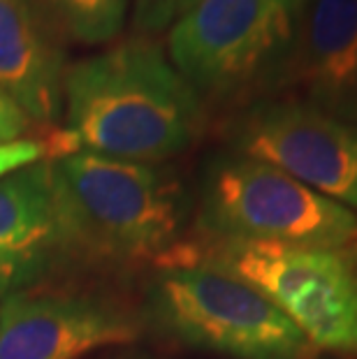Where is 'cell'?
I'll return each mask as SVG.
<instances>
[{
	"mask_svg": "<svg viewBox=\"0 0 357 359\" xmlns=\"http://www.w3.org/2000/svg\"><path fill=\"white\" fill-rule=\"evenodd\" d=\"M204 107L165 51L130 40L65 67L63 128L49 156L86 151L135 163H163L202 133Z\"/></svg>",
	"mask_w": 357,
	"mask_h": 359,
	"instance_id": "6da1fadb",
	"label": "cell"
},
{
	"mask_svg": "<svg viewBox=\"0 0 357 359\" xmlns=\"http://www.w3.org/2000/svg\"><path fill=\"white\" fill-rule=\"evenodd\" d=\"M60 250L86 262H161L179 248L188 202L161 163L79 154L49 158Z\"/></svg>",
	"mask_w": 357,
	"mask_h": 359,
	"instance_id": "7a4b0ae2",
	"label": "cell"
},
{
	"mask_svg": "<svg viewBox=\"0 0 357 359\" xmlns=\"http://www.w3.org/2000/svg\"><path fill=\"white\" fill-rule=\"evenodd\" d=\"M149 285V316L188 346L234 359H309L311 343L250 283L179 246Z\"/></svg>",
	"mask_w": 357,
	"mask_h": 359,
	"instance_id": "3957f363",
	"label": "cell"
},
{
	"mask_svg": "<svg viewBox=\"0 0 357 359\" xmlns=\"http://www.w3.org/2000/svg\"><path fill=\"white\" fill-rule=\"evenodd\" d=\"M200 220L209 239L269 241L346 253L357 213L260 160L232 154L211 163Z\"/></svg>",
	"mask_w": 357,
	"mask_h": 359,
	"instance_id": "277c9868",
	"label": "cell"
},
{
	"mask_svg": "<svg viewBox=\"0 0 357 359\" xmlns=\"http://www.w3.org/2000/svg\"><path fill=\"white\" fill-rule=\"evenodd\" d=\"M299 0H197L174 21L167 58L202 97L276 86L292 47Z\"/></svg>",
	"mask_w": 357,
	"mask_h": 359,
	"instance_id": "5b68a950",
	"label": "cell"
},
{
	"mask_svg": "<svg viewBox=\"0 0 357 359\" xmlns=\"http://www.w3.org/2000/svg\"><path fill=\"white\" fill-rule=\"evenodd\" d=\"M209 259L276 304L311 346L357 355V269L346 253L269 241L209 239Z\"/></svg>",
	"mask_w": 357,
	"mask_h": 359,
	"instance_id": "8992f818",
	"label": "cell"
},
{
	"mask_svg": "<svg viewBox=\"0 0 357 359\" xmlns=\"http://www.w3.org/2000/svg\"><path fill=\"white\" fill-rule=\"evenodd\" d=\"M230 144L239 156L357 209V126L295 97L262 100L234 121Z\"/></svg>",
	"mask_w": 357,
	"mask_h": 359,
	"instance_id": "52a82bcc",
	"label": "cell"
},
{
	"mask_svg": "<svg viewBox=\"0 0 357 359\" xmlns=\"http://www.w3.org/2000/svg\"><path fill=\"white\" fill-rule=\"evenodd\" d=\"M137 334L126 311L88 294L19 290L0 304V359H79Z\"/></svg>",
	"mask_w": 357,
	"mask_h": 359,
	"instance_id": "ba28073f",
	"label": "cell"
},
{
	"mask_svg": "<svg viewBox=\"0 0 357 359\" xmlns=\"http://www.w3.org/2000/svg\"><path fill=\"white\" fill-rule=\"evenodd\" d=\"M276 86L357 126V0H299L292 47Z\"/></svg>",
	"mask_w": 357,
	"mask_h": 359,
	"instance_id": "9c48e42d",
	"label": "cell"
},
{
	"mask_svg": "<svg viewBox=\"0 0 357 359\" xmlns=\"http://www.w3.org/2000/svg\"><path fill=\"white\" fill-rule=\"evenodd\" d=\"M65 56L33 0H0V90L37 126L63 116Z\"/></svg>",
	"mask_w": 357,
	"mask_h": 359,
	"instance_id": "30bf717a",
	"label": "cell"
},
{
	"mask_svg": "<svg viewBox=\"0 0 357 359\" xmlns=\"http://www.w3.org/2000/svg\"><path fill=\"white\" fill-rule=\"evenodd\" d=\"M60 253L49 158L0 179V297L26 290Z\"/></svg>",
	"mask_w": 357,
	"mask_h": 359,
	"instance_id": "8fae6325",
	"label": "cell"
},
{
	"mask_svg": "<svg viewBox=\"0 0 357 359\" xmlns=\"http://www.w3.org/2000/svg\"><path fill=\"white\" fill-rule=\"evenodd\" d=\"M67 37L86 44L114 40L126 24L128 0H40Z\"/></svg>",
	"mask_w": 357,
	"mask_h": 359,
	"instance_id": "7c38bea8",
	"label": "cell"
},
{
	"mask_svg": "<svg viewBox=\"0 0 357 359\" xmlns=\"http://www.w3.org/2000/svg\"><path fill=\"white\" fill-rule=\"evenodd\" d=\"M197 0H137L135 21L144 30H163L186 14Z\"/></svg>",
	"mask_w": 357,
	"mask_h": 359,
	"instance_id": "4fadbf2b",
	"label": "cell"
},
{
	"mask_svg": "<svg viewBox=\"0 0 357 359\" xmlns=\"http://www.w3.org/2000/svg\"><path fill=\"white\" fill-rule=\"evenodd\" d=\"M49 156V144L40 140H19L0 144V179L21 167L40 163Z\"/></svg>",
	"mask_w": 357,
	"mask_h": 359,
	"instance_id": "5bb4252c",
	"label": "cell"
},
{
	"mask_svg": "<svg viewBox=\"0 0 357 359\" xmlns=\"http://www.w3.org/2000/svg\"><path fill=\"white\" fill-rule=\"evenodd\" d=\"M30 128H33V121L0 90V144L24 140Z\"/></svg>",
	"mask_w": 357,
	"mask_h": 359,
	"instance_id": "9a60e30c",
	"label": "cell"
}]
</instances>
